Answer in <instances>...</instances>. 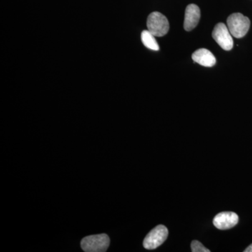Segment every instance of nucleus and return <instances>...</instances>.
<instances>
[{"label":"nucleus","instance_id":"1","mask_svg":"<svg viewBox=\"0 0 252 252\" xmlns=\"http://www.w3.org/2000/svg\"><path fill=\"white\" fill-rule=\"evenodd\" d=\"M227 25L232 36L242 38L246 35L250 30V21L240 13H235L227 18Z\"/></svg>","mask_w":252,"mask_h":252},{"label":"nucleus","instance_id":"2","mask_svg":"<svg viewBox=\"0 0 252 252\" xmlns=\"http://www.w3.org/2000/svg\"><path fill=\"white\" fill-rule=\"evenodd\" d=\"M110 240L107 234L90 235L81 242V247L86 252H104L107 251Z\"/></svg>","mask_w":252,"mask_h":252},{"label":"nucleus","instance_id":"3","mask_svg":"<svg viewBox=\"0 0 252 252\" xmlns=\"http://www.w3.org/2000/svg\"><path fill=\"white\" fill-rule=\"evenodd\" d=\"M148 31L155 36H163L168 32L170 29L168 20L161 13H152L147 18Z\"/></svg>","mask_w":252,"mask_h":252},{"label":"nucleus","instance_id":"4","mask_svg":"<svg viewBox=\"0 0 252 252\" xmlns=\"http://www.w3.org/2000/svg\"><path fill=\"white\" fill-rule=\"evenodd\" d=\"M168 230L165 225H158L151 230L144 238V248L147 250H155L166 240Z\"/></svg>","mask_w":252,"mask_h":252},{"label":"nucleus","instance_id":"5","mask_svg":"<svg viewBox=\"0 0 252 252\" xmlns=\"http://www.w3.org/2000/svg\"><path fill=\"white\" fill-rule=\"evenodd\" d=\"M212 37L225 51H230L233 47V39L228 27L223 23L216 25L212 32Z\"/></svg>","mask_w":252,"mask_h":252},{"label":"nucleus","instance_id":"6","mask_svg":"<svg viewBox=\"0 0 252 252\" xmlns=\"http://www.w3.org/2000/svg\"><path fill=\"white\" fill-rule=\"evenodd\" d=\"M238 215L233 212H223L218 214L213 220V224L220 230H227L238 224Z\"/></svg>","mask_w":252,"mask_h":252},{"label":"nucleus","instance_id":"7","mask_svg":"<svg viewBox=\"0 0 252 252\" xmlns=\"http://www.w3.org/2000/svg\"><path fill=\"white\" fill-rule=\"evenodd\" d=\"M200 18V8L196 4L188 5L185 11V23H184L185 31H191L193 30L198 24Z\"/></svg>","mask_w":252,"mask_h":252},{"label":"nucleus","instance_id":"8","mask_svg":"<svg viewBox=\"0 0 252 252\" xmlns=\"http://www.w3.org/2000/svg\"><path fill=\"white\" fill-rule=\"evenodd\" d=\"M192 59L194 62L207 67H213L217 63L216 58L211 51L206 49H200L195 51L192 55Z\"/></svg>","mask_w":252,"mask_h":252},{"label":"nucleus","instance_id":"9","mask_svg":"<svg viewBox=\"0 0 252 252\" xmlns=\"http://www.w3.org/2000/svg\"><path fill=\"white\" fill-rule=\"evenodd\" d=\"M141 39L142 43L146 47L152 50V51H158V44L156 39L155 36L153 35L149 31H144L141 34Z\"/></svg>","mask_w":252,"mask_h":252},{"label":"nucleus","instance_id":"10","mask_svg":"<svg viewBox=\"0 0 252 252\" xmlns=\"http://www.w3.org/2000/svg\"><path fill=\"white\" fill-rule=\"evenodd\" d=\"M191 251L193 252H210V250L205 248L203 244L198 240H193L191 243Z\"/></svg>","mask_w":252,"mask_h":252},{"label":"nucleus","instance_id":"11","mask_svg":"<svg viewBox=\"0 0 252 252\" xmlns=\"http://www.w3.org/2000/svg\"><path fill=\"white\" fill-rule=\"evenodd\" d=\"M245 252H252V245H250V246L248 247V248L246 249V250L244 251Z\"/></svg>","mask_w":252,"mask_h":252}]
</instances>
